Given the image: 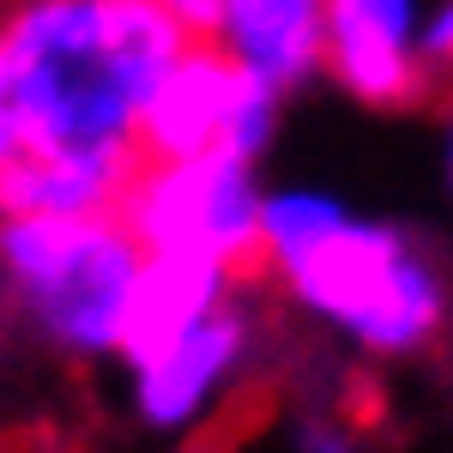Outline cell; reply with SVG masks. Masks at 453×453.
<instances>
[{"label": "cell", "instance_id": "cell-14", "mask_svg": "<svg viewBox=\"0 0 453 453\" xmlns=\"http://www.w3.org/2000/svg\"><path fill=\"white\" fill-rule=\"evenodd\" d=\"M12 151V115H6V67H0V157Z\"/></svg>", "mask_w": 453, "mask_h": 453}, {"label": "cell", "instance_id": "cell-1", "mask_svg": "<svg viewBox=\"0 0 453 453\" xmlns=\"http://www.w3.org/2000/svg\"><path fill=\"white\" fill-rule=\"evenodd\" d=\"M188 36L151 0H12L0 67L12 151L140 157V115Z\"/></svg>", "mask_w": 453, "mask_h": 453}, {"label": "cell", "instance_id": "cell-10", "mask_svg": "<svg viewBox=\"0 0 453 453\" xmlns=\"http://www.w3.org/2000/svg\"><path fill=\"white\" fill-rule=\"evenodd\" d=\"M290 448L296 453H363V435H357V423L345 411H309L290 429Z\"/></svg>", "mask_w": 453, "mask_h": 453}, {"label": "cell", "instance_id": "cell-3", "mask_svg": "<svg viewBox=\"0 0 453 453\" xmlns=\"http://www.w3.org/2000/svg\"><path fill=\"white\" fill-rule=\"evenodd\" d=\"M145 248L115 211H6L0 279L36 339L67 357L121 350Z\"/></svg>", "mask_w": 453, "mask_h": 453}, {"label": "cell", "instance_id": "cell-11", "mask_svg": "<svg viewBox=\"0 0 453 453\" xmlns=\"http://www.w3.org/2000/svg\"><path fill=\"white\" fill-rule=\"evenodd\" d=\"M151 6H157L181 36H194V42H211V36H218V19H224V0H151Z\"/></svg>", "mask_w": 453, "mask_h": 453}, {"label": "cell", "instance_id": "cell-8", "mask_svg": "<svg viewBox=\"0 0 453 453\" xmlns=\"http://www.w3.org/2000/svg\"><path fill=\"white\" fill-rule=\"evenodd\" d=\"M211 42L284 97L326 61V0H224Z\"/></svg>", "mask_w": 453, "mask_h": 453}, {"label": "cell", "instance_id": "cell-9", "mask_svg": "<svg viewBox=\"0 0 453 453\" xmlns=\"http://www.w3.org/2000/svg\"><path fill=\"white\" fill-rule=\"evenodd\" d=\"M134 157L104 151H6L0 157V211H115Z\"/></svg>", "mask_w": 453, "mask_h": 453}, {"label": "cell", "instance_id": "cell-4", "mask_svg": "<svg viewBox=\"0 0 453 453\" xmlns=\"http://www.w3.org/2000/svg\"><path fill=\"white\" fill-rule=\"evenodd\" d=\"M260 200L248 157H134L115 218L145 254H200L248 279L260 266Z\"/></svg>", "mask_w": 453, "mask_h": 453}, {"label": "cell", "instance_id": "cell-13", "mask_svg": "<svg viewBox=\"0 0 453 453\" xmlns=\"http://www.w3.org/2000/svg\"><path fill=\"white\" fill-rule=\"evenodd\" d=\"M441 175H448V194H453V104L441 115Z\"/></svg>", "mask_w": 453, "mask_h": 453}, {"label": "cell", "instance_id": "cell-7", "mask_svg": "<svg viewBox=\"0 0 453 453\" xmlns=\"http://www.w3.org/2000/svg\"><path fill=\"white\" fill-rule=\"evenodd\" d=\"M320 67L369 109H405L429 91L423 0H326Z\"/></svg>", "mask_w": 453, "mask_h": 453}, {"label": "cell", "instance_id": "cell-5", "mask_svg": "<svg viewBox=\"0 0 453 453\" xmlns=\"http://www.w3.org/2000/svg\"><path fill=\"white\" fill-rule=\"evenodd\" d=\"M279 127V91L224 55L218 42H181L140 115V157H260Z\"/></svg>", "mask_w": 453, "mask_h": 453}, {"label": "cell", "instance_id": "cell-6", "mask_svg": "<svg viewBox=\"0 0 453 453\" xmlns=\"http://www.w3.org/2000/svg\"><path fill=\"white\" fill-rule=\"evenodd\" d=\"M254 314L224 296L218 309H206L200 320L175 326L151 345L127 350V375H134V411L151 429H206L218 418V405H230L248 381L254 363Z\"/></svg>", "mask_w": 453, "mask_h": 453}, {"label": "cell", "instance_id": "cell-2", "mask_svg": "<svg viewBox=\"0 0 453 453\" xmlns=\"http://www.w3.org/2000/svg\"><path fill=\"white\" fill-rule=\"evenodd\" d=\"M260 266L296 309L363 357H423L453 314L448 273L429 248L381 218H357L320 188L260 200Z\"/></svg>", "mask_w": 453, "mask_h": 453}, {"label": "cell", "instance_id": "cell-12", "mask_svg": "<svg viewBox=\"0 0 453 453\" xmlns=\"http://www.w3.org/2000/svg\"><path fill=\"white\" fill-rule=\"evenodd\" d=\"M423 55H429V73H453V0H441L423 19Z\"/></svg>", "mask_w": 453, "mask_h": 453}, {"label": "cell", "instance_id": "cell-15", "mask_svg": "<svg viewBox=\"0 0 453 453\" xmlns=\"http://www.w3.org/2000/svg\"><path fill=\"white\" fill-rule=\"evenodd\" d=\"M188 453H218V448H188Z\"/></svg>", "mask_w": 453, "mask_h": 453}]
</instances>
